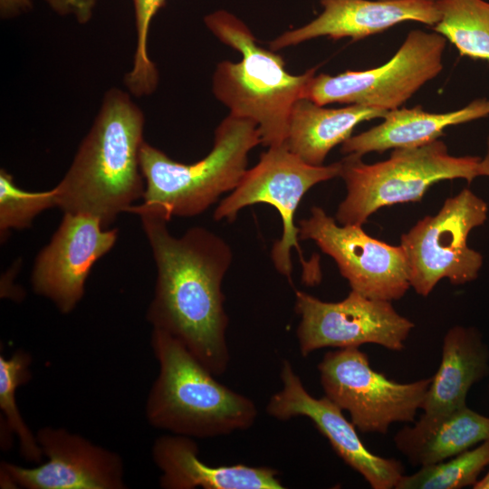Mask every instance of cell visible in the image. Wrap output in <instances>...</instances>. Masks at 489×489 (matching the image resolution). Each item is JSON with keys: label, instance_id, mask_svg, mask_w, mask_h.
I'll list each match as a JSON object with an SVG mask.
<instances>
[{"label": "cell", "instance_id": "cell-26", "mask_svg": "<svg viewBox=\"0 0 489 489\" xmlns=\"http://www.w3.org/2000/svg\"><path fill=\"white\" fill-rule=\"evenodd\" d=\"M56 206L53 187L47 191L30 192L16 186L13 176L0 170V232L24 229L43 211Z\"/></svg>", "mask_w": 489, "mask_h": 489}, {"label": "cell", "instance_id": "cell-1", "mask_svg": "<svg viewBox=\"0 0 489 489\" xmlns=\"http://www.w3.org/2000/svg\"><path fill=\"white\" fill-rule=\"evenodd\" d=\"M157 267L147 319L177 340L215 376L229 364L222 283L233 261L229 244L201 226L174 236L166 219L140 214Z\"/></svg>", "mask_w": 489, "mask_h": 489}, {"label": "cell", "instance_id": "cell-20", "mask_svg": "<svg viewBox=\"0 0 489 489\" xmlns=\"http://www.w3.org/2000/svg\"><path fill=\"white\" fill-rule=\"evenodd\" d=\"M489 440V417L467 406L440 415L422 414L394 436L397 449L413 466L451 458Z\"/></svg>", "mask_w": 489, "mask_h": 489}, {"label": "cell", "instance_id": "cell-2", "mask_svg": "<svg viewBox=\"0 0 489 489\" xmlns=\"http://www.w3.org/2000/svg\"><path fill=\"white\" fill-rule=\"evenodd\" d=\"M130 95L116 87L105 92L69 169L53 187L63 213L95 216L104 228L145 191L139 161L145 116Z\"/></svg>", "mask_w": 489, "mask_h": 489}, {"label": "cell", "instance_id": "cell-31", "mask_svg": "<svg viewBox=\"0 0 489 489\" xmlns=\"http://www.w3.org/2000/svg\"><path fill=\"white\" fill-rule=\"evenodd\" d=\"M488 392H489V386H488Z\"/></svg>", "mask_w": 489, "mask_h": 489}, {"label": "cell", "instance_id": "cell-9", "mask_svg": "<svg viewBox=\"0 0 489 489\" xmlns=\"http://www.w3.org/2000/svg\"><path fill=\"white\" fill-rule=\"evenodd\" d=\"M325 396L362 433L386 435L393 423H413L432 377L399 383L371 368L359 348L330 350L318 364Z\"/></svg>", "mask_w": 489, "mask_h": 489}, {"label": "cell", "instance_id": "cell-22", "mask_svg": "<svg viewBox=\"0 0 489 489\" xmlns=\"http://www.w3.org/2000/svg\"><path fill=\"white\" fill-rule=\"evenodd\" d=\"M439 21L433 30L461 56L489 62V3L484 0H436Z\"/></svg>", "mask_w": 489, "mask_h": 489}, {"label": "cell", "instance_id": "cell-8", "mask_svg": "<svg viewBox=\"0 0 489 489\" xmlns=\"http://www.w3.org/2000/svg\"><path fill=\"white\" fill-rule=\"evenodd\" d=\"M487 203L465 188L445 200L439 211L426 216L400 237L410 288L427 297L442 279L455 285L475 281L483 255L470 248L471 231L487 219Z\"/></svg>", "mask_w": 489, "mask_h": 489}, {"label": "cell", "instance_id": "cell-12", "mask_svg": "<svg viewBox=\"0 0 489 489\" xmlns=\"http://www.w3.org/2000/svg\"><path fill=\"white\" fill-rule=\"evenodd\" d=\"M299 239L312 240L331 256L352 291L368 298L396 301L410 288L401 245L369 235L358 225H340L320 206L298 222Z\"/></svg>", "mask_w": 489, "mask_h": 489}, {"label": "cell", "instance_id": "cell-21", "mask_svg": "<svg viewBox=\"0 0 489 489\" xmlns=\"http://www.w3.org/2000/svg\"><path fill=\"white\" fill-rule=\"evenodd\" d=\"M386 113L387 110L359 104L325 108L302 98L291 110L284 144L305 163L321 166L335 146L352 136L358 124L383 118Z\"/></svg>", "mask_w": 489, "mask_h": 489}, {"label": "cell", "instance_id": "cell-5", "mask_svg": "<svg viewBox=\"0 0 489 489\" xmlns=\"http://www.w3.org/2000/svg\"><path fill=\"white\" fill-rule=\"evenodd\" d=\"M259 144L256 123L232 114L216 129L210 152L191 164L175 161L145 141L139 155L145 179L143 202L128 212L151 214L167 221L204 213L223 194L236 188L248 169L250 151Z\"/></svg>", "mask_w": 489, "mask_h": 489}, {"label": "cell", "instance_id": "cell-29", "mask_svg": "<svg viewBox=\"0 0 489 489\" xmlns=\"http://www.w3.org/2000/svg\"><path fill=\"white\" fill-rule=\"evenodd\" d=\"M477 173L478 177H489V137L487 138L486 142V153L479 161Z\"/></svg>", "mask_w": 489, "mask_h": 489}, {"label": "cell", "instance_id": "cell-24", "mask_svg": "<svg viewBox=\"0 0 489 489\" xmlns=\"http://www.w3.org/2000/svg\"><path fill=\"white\" fill-rule=\"evenodd\" d=\"M31 361L30 354L22 350L9 359L0 356V408L5 417V429L19 439L22 456L29 462L39 463L43 454L36 435L24 423L15 401L18 387L31 379Z\"/></svg>", "mask_w": 489, "mask_h": 489}, {"label": "cell", "instance_id": "cell-11", "mask_svg": "<svg viewBox=\"0 0 489 489\" xmlns=\"http://www.w3.org/2000/svg\"><path fill=\"white\" fill-rule=\"evenodd\" d=\"M295 312L301 319L297 338L303 357L322 348H359L368 343L399 351L415 327L392 302L352 290L340 302H324L296 291Z\"/></svg>", "mask_w": 489, "mask_h": 489}, {"label": "cell", "instance_id": "cell-3", "mask_svg": "<svg viewBox=\"0 0 489 489\" xmlns=\"http://www.w3.org/2000/svg\"><path fill=\"white\" fill-rule=\"evenodd\" d=\"M204 21L220 42L242 55L238 62L217 63L212 79L214 95L229 114L256 123L263 146L284 144L291 110L298 100L306 98L316 69L289 73L283 57L260 46L248 26L227 11H215Z\"/></svg>", "mask_w": 489, "mask_h": 489}, {"label": "cell", "instance_id": "cell-16", "mask_svg": "<svg viewBox=\"0 0 489 489\" xmlns=\"http://www.w3.org/2000/svg\"><path fill=\"white\" fill-rule=\"evenodd\" d=\"M323 11L309 24L286 31L269 43L273 51L313 38L354 41L379 34L399 23L434 26L440 18L436 0H321Z\"/></svg>", "mask_w": 489, "mask_h": 489}, {"label": "cell", "instance_id": "cell-25", "mask_svg": "<svg viewBox=\"0 0 489 489\" xmlns=\"http://www.w3.org/2000/svg\"><path fill=\"white\" fill-rule=\"evenodd\" d=\"M165 0H132L136 42L132 65L124 76L128 91L136 97L153 93L158 83V72L149 53V34L155 14Z\"/></svg>", "mask_w": 489, "mask_h": 489}, {"label": "cell", "instance_id": "cell-28", "mask_svg": "<svg viewBox=\"0 0 489 489\" xmlns=\"http://www.w3.org/2000/svg\"><path fill=\"white\" fill-rule=\"evenodd\" d=\"M32 0H0V16L2 19H12L29 11Z\"/></svg>", "mask_w": 489, "mask_h": 489}, {"label": "cell", "instance_id": "cell-13", "mask_svg": "<svg viewBox=\"0 0 489 489\" xmlns=\"http://www.w3.org/2000/svg\"><path fill=\"white\" fill-rule=\"evenodd\" d=\"M47 462L28 468L1 464L2 487L26 489H122L123 464L116 453L63 428L42 427L36 434Z\"/></svg>", "mask_w": 489, "mask_h": 489}, {"label": "cell", "instance_id": "cell-17", "mask_svg": "<svg viewBox=\"0 0 489 489\" xmlns=\"http://www.w3.org/2000/svg\"><path fill=\"white\" fill-rule=\"evenodd\" d=\"M155 464L161 471L160 485L168 489H282L279 472L245 465L211 466L198 457L191 437L167 435L153 446Z\"/></svg>", "mask_w": 489, "mask_h": 489}, {"label": "cell", "instance_id": "cell-14", "mask_svg": "<svg viewBox=\"0 0 489 489\" xmlns=\"http://www.w3.org/2000/svg\"><path fill=\"white\" fill-rule=\"evenodd\" d=\"M118 229L106 230L86 214L64 213L51 241L35 258L31 283L62 313L71 312L84 295L92 265L115 244Z\"/></svg>", "mask_w": 489, "mask_h": 489}, {"label": "cell", "instance_id": "cell-6", "mask_svg": "<svg viewBox=\"0 0 489 489\" xmlns=\"http://www.w3.org/2000/svg\"><path fill=\"white\" fill-rule=\"evenodd\" d=\"M361 156L349 154L340 161L346 197L335 219L340 225H363L379 209L401 203L420 202L428 188L443 180L478 177L480 157L449 154L440 139L416 148L395 149L390 157L367 164Z\"/></svg>", "mask_w": 489, "mask_h": 489}, {"label": "cell", "instance_id": "cell-4", "mask_svg": "<svg viewBox=\"0 0 489 489\" xmlns=\"http://www.w3.org/2000/svg\"><path fill=\"white\" fill-rule=\"evenodd\" d=\"M159 372L146 403L150 425L189 437H214L250 428L257 408L249 398L218 382L170 334L153 329Z\"/></svg>", "mask_w": 489, "mask_h": 489}, {"label": "cell", "instance_id": "cell-27", "mask_svg": "<svg viewBox=\"0 0 489 489\" xmlns=\"http://www.w3.org/2000/svg\"><path fill=\"white\" fill-rule=\"evenodd\" d=\"M51 9L62 16H71L81 24L89 23L98 0H44Z\"/></svg>", "mask_w": 489, "mask_h": 489}, {"label": "cell", "instance_id": "cell-18", "mask_svg": "<svg viewBox=\"0 0 489 489\" xmlns=\"http://www.w3.org/2000/svg\"><path fill=\"white\" fill-rule=\"evenodd\" d=\"M489 115V99L479 98L453 111L431 113L421 106L395 109L387 111L379 125L341 144L343 154L363 156L369 152L416 148L431 143L444 134L446 128Z\"/></svg>", "mask_w": 489, "mask_h": 489}, {"label": "cell", "instance_id": "cell-15", "mask_svg": "<svg viewBox=\"0 0 489 489\" xmlns=\"http://www.w3.org/2000/svg\"><path fill=\"white\" fill-rule=\"evenodd\" d=\"M281 390L274 393L266 406L271 417L285 421L306 417L324 436L332 449L372 489H393L404 475L402 463L372 453L360 438L356 427L344 417L342 410L326 396L317 398L304 388L302 379L288 360L281 368Z\"/></svg>", "mask_w": 489, "mask_h": 489}, {"label": "cell", "instance_id": "cell-30", "mask_svg": "<svg viewBox=\"0 0 489 489\" xmlns=\"http://www.w3.org/2000/svg\"><path fill=\"white\" fill-rule=\"evenodd\" d=\"M474 489H489V470L487 474L473 485Z\"/></svg>", "mask_w": 489, "mask_h": 489}, {"label": "cell", "instance_id": "cell-7", "mask_svg": "<svg viewBox=\"0 0 489 489\" xmlns=\"http://www.w3.org/2000/svg\"><path fill=\"white\" fill-rule=\"evenodd\" d=\"M340 161L312 166L290 151L285 144L270 147L261 154L257 164L247 169L236 188L220 201L213 217L216 221L233 222L248 206L264 203L273 206L283 223L282 236L271 250L275 269L292 283L291 252L295 248L302 266V282L306 285H316L321 280L320 264L307 262L302 255L295 213L309 189L340 177Z\"/></svg>", "mask_w": 489, "mask_h": 489}, {"label": "cell", "instance_id": "cell-23", "mask_svg": "<svg viewBox=\"0 0 489 489\" xmlns=\"http://www.w3.org/2000/svg\"><path fill=\"white\" fill-rule=\"evenodd\" d=\"M489 465V440L442 462L403 475L396 489H460L473 485Z\"/></svg>", "mask_w": 489, "mask_h": 489}, {"label": "cell", "instance_id": "cell-10", "mask_svg": "<svg viewBox=\"0 0 489 489\" xmlns=\"http://www.w3.org/2000/svg\"><path fill=\"white\" fill-rule=\"evenodd\" d=\"M446 41L435 31H410L394 56L381 66L337 75L315 74L306 98L323 106L338 102L387 111L398 109L442 72Z\"/></svg>", "mask_w": 489, "mask_h": 489}, {"label": "cell", "instance_id": "cell-19", "mask_svg": "<svg viewBox=\"0 0 489 489\" xmlns=\"http://www.w3.org/2000/svg\"><path fill=\"white\" fill-rule=\"evenodd\" d=\"M489 375V348L475 327L455 325L443 339L439 367L421 410L446 414L466 406L471 388Z\"/></svg>", "mask_w": 489, "mask_h": 489}]
</instances>
